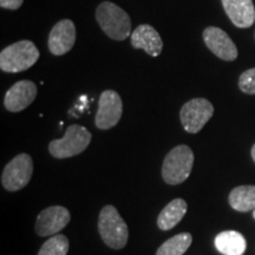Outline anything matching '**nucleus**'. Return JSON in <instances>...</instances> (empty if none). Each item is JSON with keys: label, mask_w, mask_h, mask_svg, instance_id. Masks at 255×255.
I'll use <instances>...</instances> for the list:
<instances>
[{"label": "nucleus", "mask_w": 255, "mask_h": 255, "mask_svg": "<svg viewBox=\"0 0 255 255\" xmlns=\"http://www.w3.org/2000/svg\"><path fill=\"white\" fill-rule=\"evenodd\" d=\"M194 165V152L188 145L175 146L165 156L162 165V177L165 183L176 186L184 182Z\"/></svg>", "instance_id": "4"}, {"label": "nucleus", "mask_w": 255, "mask_h": 255, "mask_svg": "<svg viewBox=\"0 0 255 255\" xmlns=\"http://www.w3.org/2000/svg\"><path fill=\"white\" fill-rule=\"evenodd\" d=\"M71 214L65 207L52 206L41 210L36 221V233L39 237H52L69 225Z\"/></svg>", "instance_id": "9"}, {"label": "nucleus", "mask_w": 255, "mask_h": 255, "mask_svg": "<svg viewBox=\"0 0 255 255\" xmlns=\"http://www.w3.org/2000/svg\"><path fill=\"white\" fill-rule=\"evenodd\" d=\"M76 43V26L70 19L57 23L49 36V50L53 56H63L72 49Z\"/></svg>", "instance_id": "11"}, {"label": "nucleus", "mask_w": 255, "mask_h": 255, "mask_svg": "<svg viewBox=\"0 0 255 255\" xmlns=\"http://www.w3.org/2000/svg\"><path fill=\"white\" fill-rule=\"evenodd\" d=\"M91 132L87 128L72 124L62 138L53 139L49 144L50 154L56 158H68L82 154L91 142Z\"/></svg>", "instance_id": "5"}, {"label": "nucleus", "mask_w": 255, "mask_h": 255, "mask_svg": "<svg viewBox=\"0 0 255 255\" xmlns=\"http://www.w3.org/2000/svg\"><path fill=\"white\" fill-rule=\"evenodd\" d=\"M98 232L102 240L113 250H122L126 247L129 231L120 213L114 206H105L98 218Z\"/></svg>", "instance_id": "3"}, {"label": "nucleus", "mask_w": 255, "mask_h": 255, "mask_svg": "<svg viewBox=\"0 0 255 255\" xmlns=\"http://www.w3.org/2000/svg\"><path fill=\"white\" fill-rule=\"evenodd\" d=\"M33 161L28 154H19L6 164L1 174V184L6 190L18 191L31 181Z\"/></svg>", "instance_id": "6"}, {"label": "nucleus", "mask_w": 255, "mask_h": 255, "mask_svg": "<svg viewBox=\"0 0 255 255\" xmlns=\"http://www.w3.org/2000/svg\"><path fill=\"white\" fill-rule=\"evenodd\" d=\"M123 113L121 96L114 90L102 92L96 114V127L101 130H108L117 126Z\"/></svg>", "instance_id": "8"}, {"label": "nucleus", "mask_w": 255, "mask_h": 255, "mask_svg": "<svg viewBox=\"0 0 255 255\" xmlns=\"http://www.w3.org/2000/svg\"><path fill=\"white\" fill-rule=\"evenodd\" d=\"M229 205L238 212H250L255 209V186H240L229 194Z\"/></svg>", "instance_id": "17"}, {"label": "nucleus", "mask_w": 255, "mask_h": 255, "mask_svg": "<svg viewBox=\"0 0 255 255\" xmlns=\"http://www.w3.org/2000/svg\"><path fill=\"white\" fill-rule=\"evenodd\" d=\"M225 12L237 27L248 28L255 21V8L252 0H221Z\"/></svg>", "instance_id": "14"}, {"label": "nucleus", "mask_w": 255, "mask_h": 255, "mask_svg": "<svg viewBox=\"0 0 255 255\" xmlns=\"http://www.w3.org/2000/svg\"><path fill=\"white\" fill-rule=\"evenodd\" d=\"M253 216H254V219H255V209H254V212H253Z\"/></svg>", "instance_id": "23"}, {"label": "nucleus", "mask_w": 255, "mask_h": 255, "mask_svg": "<svg viewBox=\"0 0 255 255\" xmlns=\"http://www.w3.org/2000/svg\"><path fill=\"white\" fill-rule=\"evenodd\" d=\"M97 23L105 34L113 40H126L131 36V20L129 14L120 6L103 1L96 9Z\"/></svg>", "instance_id": "1"}, {"label": "nucleus", "mask_w": 255, "mask_h": 255, "mask_svg": "<svg viewBox=\"0 0 255 255\" xmlns=\"http://www.w3.org/2000/svg\"><path fill=\"white\" fill-rule=\"evenodd\" d=\"M203 40L207 47L220 59L233 62L238 58V47L232 38L220 27H207L203 31Z\"/></svg>", "instance_id": "10"}, {"label": "nucleus", "mask_w": 255, "mask_h": 255, "mask_svg": "<svg viewBox=\"0 0 255 255\" xmlns=\"http://www.w3.org/2000/svg\"><path fill=\"white\" fill-rule=\"evenodd\" d=\"M131 45L135 49L144 50L149 56L158 57L163 50V41L159 33L148 24L137 26L130 36Z\"/></svg>", "instance_id": "13"}, {"label": "nucleus", "mask_w": 255, "mask_h": 255, "mask_svg": "<svg viewBox=\"0 0 255 255\" xmlns=\"http://www.w3.org/2000/svg\"><path fill=\"white\" fill-rule=\"evenodd\" d=\"M24 4V0H0V6L6 9H15L20 8Z\"/></svg>", "instance_id": "21"}, {"label": "nucleus", "mask_w": 255, "mask_h": 255, "mask_svg": "<svg viewBox=\"0 0 255 255\" xmlns=\"http://www.w3.org/2000/svg\"><path fill=\"white\" fill-rule=\"evenodd\" d=\"M252 157H253L254 162H255V144L253 145V148H252Z\"/></svg>", "instance_id": "22"}, {"label": "nucleus", "mask_w": 255, "mask_h": 255, "mask_svg": "<svg viewBox=\"0 0 255 255\" xmlns=\"http://www.w3.org/2000/svg\"><path fill=\"white\" fill-rule=\"evenodd\" d=\"M214 115V107L206 98H194L183 104L180 113L182 127L187 132L197 133Z\"/></svg>", "instance_id": "7"}, {"label": "nucleus", "mask_w": 255, "mask_h": 255, "mask_svg": "<svg viewBox=\"0 0 255 255\" xmlns=\"http://www.w3.org/2000/svg\"><path fill=\"white\" fill-rule=\"evenodd\" d=\"M39 56V50L31 40L17 41L1 51L0 69L8 73L23 72L33 66Z\"/></svg>", "instance_id": "2"}, {"label": "nucleus", "mask_w": 255, "mask_h": 255, "mask_svg": "<svg viewBox=\"0 0 255 255\" xmlns=\"http://www.w3.org/2000/svg\"><path fill=\"white\" fill-rule=\"evenodd\" d=\"M215 247L223 255H242L246 251L247 242L241 233L226 231L215 238Z\"/></svg>", "instance_id": "15"}, {"label": "nucleus", "mask_w": 255, "mask_h": 255, "mask_svg": "<svg viewBox=\"0 0 255 255\" xmlns=\"http://www.w3.org/2000/svg\"><path fill=\"white\" fill-rule=\"evenodd\" d=\"M193 242L189 233H181L170 238L158 248L156 255H183Z\"/></svg>", "instance_id": "18"}, {"label": "nucleus", "mask_w": 255, "mask_h": 255, "mask_svg": "<svg viewBox=\"0 0 255 255\" xmlns=\"http://www.w3.org/2000/svg\"><path fill=\"white\" fill-rule=\"evenodd\" d=\"M239 88L245 94L255 95V68L242 73L239 78Z\"/></svg>", "instance_id": "20"}, {"label": "nucleus", "mask_w": 255, "mask_h": 255, "mask_svg": "<svg viewBox=\"0 0 255 255\" xmlns=\"http://www.w3.org/2000/svg\"><path fill=\"white\" fill-rule=\"evenodd\" d=\"M68 252L69 239L65 235H55L41 246L38 255H66Z\"/></svg>", "instance_id": "19"}, {"label": "nucleus", "mask_w": 255, "mask_h": 255, "mask_svg": "<svg viewBox=\"0 0 255 255\" xmlns=\"http://www.w3.org/2000/svg\"><path fill=\"white\" fill-rule=\"evenodd\" d=\"M37 97V87L31 81H19L6 92L5 108L11 113H20L33 103Z\"/></svg>", "instance_id": "12"}, {"label": "nucleus", "mask_w": 255, "mask_h": 255, "mask_svg": "<svg viewBox=\"0 0 255 255\" xmlns=\"http://www.w3.org/2000/svg\"><path fill=\"white\" fill-rule=\"evenodd\" d=\"M187 202L182 199H175L162 209L157 219V226L162 231L174 228L184 218L187 213Z\"/></svg>", "instance_id": "16"}]
</instances>
